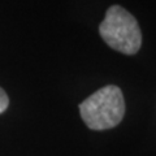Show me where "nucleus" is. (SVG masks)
<instances>
[{"label": "nucleus", "mask_w": 156, "mask_h": 156, "mask_svg": "<svg viewBox=\"0 0 156 156\" xmlns=\"http://www.w3.org/2000/svg\"><path fill=\"white\" fill-rule=\"evenodd\" d=\"M80 112L82 120L90 129H112L124 119V95L117 86H105L82 101L80 104Z\"/></svg>", "instance_id": "obj_1"}, {"label": "nucleus", "mask_w": 156, "mask_h": 156, "mask_svg": "<svg viewBox=\"0 0 156 156\" xmlns=\"http://www.w3.org/2000/svg\"><path fill=\"white\" fill-rule=\"evenodd\" d=\"M101 38L111 48L125 55H134L142 46V33L138 21L126 9L112 5L99 25Z\"/></svg>", "instance_id": "obj_2"}, {"label": "nucleus", "mask_w": 156, "mask_h": 156, "mask_svg": "<svg viewBox=\"0 0 156 156\" xmlns=\"http://www.w3.org/2000/svg\"><path fill=\"white\" fill-rule=\"evenodd\" d=\"M8 104H9L8 95L5 94V91L0 87V113H3V112L8 108Z\"/></svg>", "instance_id": "obj_3"}]
</instances>
